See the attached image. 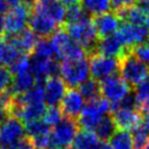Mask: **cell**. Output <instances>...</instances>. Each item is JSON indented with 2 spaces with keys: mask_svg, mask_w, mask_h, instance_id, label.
<instances>
[{
  "mask_svg": "<svg viewBox=\"0 0 149 149\" xmlns=\"http://www.w3.org/2000/svg\"><path fill=\"white\" fill-rule=\"evenodd\" d=\"M30 67L37 84H43L47 78L56 76L59 71V65L54 59H43L33 56L30 58Z\"/></svg>",
  "mask_w": 149,
  "mask_h": 149,
  "instance_id": "16",
  "label": "cell"
},
{
  "mask_svg": "<svg viewBox=\"0 0 149 149\" xmlns=\"http://www.w3.org/2000/svg\"><path fill=\"white\" fill-rule=\"evenodd\" d=\"M133 135V140H134V147L135 149H143L144 146L147 144V141L149 140L148 134L143 130L141 125L132 132Z\"/></svg>",
  "mask_w": 149,
  "mask_h": 149,
  "instance_id": "33",
  "label": "cell"
},
{
  "mask_svg": "<svg viewBox=\"0 0 149 149\" xmlns=\"http://www.w3.org/2000/svg\"><path fill=\"white\" fill-rule=\"evenodd\" d=\"M64 118V114L61 112V107H49L46 109V112L43 116V121L46 123L49 127H55L58 125Z\"/></svg>",
  "mask_w": 149,
  "mask_h": 149,
  "instance_id": "32",
  "label": "cell"
},
{
  "mask_svg": "<svg viewBox=\"0 0 149 149\" xmlns=\"http://www.w3.org/2000/svg\"><path fill=\"white\" fill-rule=\"evenodd\" d=\"M59 2L65 7L66 9L70 8V7H74V6L80 5L79 0H59Z\"/></svg>",
  "mask_w": 149,
  "mask_h": 149,
  "instance_id": "39",
  "label": "cell"
},
{
  "mask_svg": "<svg viewBox=\"0 0 149 149\" xmlns=\"http://www.w3.org/2000/svg\"><path fill=\"white\" fill-rule=\"evenodd\" d=\"M93 23L98 33V36L101 38L114 35L121 26V19L116 13L107 12V13L97 15L93 20Z\"/></svg>",
  "mask_w": 149,
  "mask_h": 149,
  "instance_id": "18",
  "label": "cell"
},
{
  "mask_svg": "<svg viewBox=\"0 0 149 149\" xmlns=\"http://www.w3.org/2000/svg\"><path fill=\"white\" fill-rule=\"evenodd\" d=\"M148 10L143 9L138 5H134L132 7H128L124 10H121L117 12V15L121 20H124L126 23L130 24H138V25H144L145 18H146V12Z\"/></svg>",
  "mask_w": 149,
  "mask_h": 149,
  "instance_id": "22",
  "label": "cell"
},
{
  "mask_svg": "<svg viewBox=\"0 0 149 149\" xmlns=\"http://www.w3.org/2000/svg\"><path fill=\"white\" fill-rule=\"evenodd\" d=\"M109 146L111 149H135L133 135L128 130H117L109 139Z\"/></svg>",
  "mask_w": 149,
  "mask_h": 149,
  "instance_id": "24",
  "label": "cell"
},
{
  "mask_svg": "<svg viewBox=\"0 0 149 149\" xmlns=\"http://www.w3.org/2000/svg\"><path fill=\"white\" fill-rule=\"evenodd\" d=\"M0 149H6V148H2V147H0Z\"/></svg>",
  "mask_w": 149,
  "mask_h": 149,
  "instance_id": "48",
  "label": "cell"
},
{
  "mask_svg": "<svg viewBox=\"0 0 149 149\" xmlns=\"http://www.w3.org/2000/svg\"><path fill=\"white\" fill-rule=\"evenodd\" d=\"M143 149H149V140H148V141H147V144L145 145V146H144V148H143Z\"/></svg>",
  "mask_w": 149,
  "mask_h": 149,
  "instance_id": "46",
  "label": "cell"
},
{
  "mask_svg": "<svg viewBox=\"0 0 149 149\" xmlns=\"http://www.w3.org/2000/svg\"><path fill=\"white\" fill-rule=\"evenodd\" d=\"M93 132L97 134V136H98V138L100 140L105 141V140L110 139L113 136V134L116 132V126L113 122L112 116L107 115L102 121L99 123V125L95 127V130Z\"/></svg>",
  "mask_w": 149,
  "mask_h": 149,
  "instance_id": "29",
  "label": "cell"
},
{
  "mask_svg": "<svg viewBox=\"0 0 149 149\" xmlns=\"http://www.w3.org/2000/svg\"><path fill=\"white\" fill-rule=\"evenodd\" d=\"M30 30L36 36H41L42 38L53 35L57 31L58 24L43 10L41 3H34L31 8V14L29 19Z\"/></svg>",
  "mask_w": 149,
  "mask_h": 149,
  "instance_id": "8",
  "label": "cell"
},
{
  "mask_svg": "<svg viewBox=\"0 0 149 149\" xmlns=\"http://www.w3.org/2000/svg\"><path fill=\"white\" fill-rule=\"evenodd\" d=\"M9 10V6L6 3L5 0H0V15H2Z\"/></svg>",
  "mask_w": 149,
  "mask_h": 149,
  "instance_id": "41",
  "label": "cell"
},
{
  "mask_svg": "<svg viewBox=\"0 0 149 149\" xmlns=\"http://www.w3.org/2000/svg\"><path fill=\"white\" fill-rule=\"evenodd\" d=\"M37 3H51V2H54V1H57V0H36Z\"/></svg>",
  "mask_w": 149,
  "mask_h": 149,
  "instance_id": "45",
  "label": "cell"
},
{
  "mask_svg": "<svg viewBox=\"0 0 149 149\" xmlns=\"http://www.w3.org/2000/svg\"><path fill=\"white\" fill-rule=\"evenodd\" d=\"M43 10L51 17L58 25L66 21V8L59 1H54L51 3H41Z\"/></svg>",
  "mask_w": 149,
  "mask_h": 149,
  "instance_id": "28",
  "label": "cell"
},
{
  "mask_svg": "<svg viewBox=\"0 0 149 149\" xmlns=\"http://www.w3.org/2000/svg\"><path fill=\"white\" fill-rule=\"evenodd\" d=\"M101 94L111 104V111L118 107V104L130 93V84L121 76H112L101 82Z\"/></svg>",
  "mask_w": 149,
  "mask_h": 149,
  "instance_id": "6",
  "label": "cell"
},
{
  "mask_svg": "<svg viewBox=\"0 0 149 149\" xmlns=\"http://www.w3.org/2000/svg\"><path fill=\"white\" fill-rule=\"evenodd\" d=\"M7 38L23 55H26L29 53L33 52L37 41H38L36 35L31 30H28V29H25L24 31H22V32L17 34V35H14V36H8Z\"/></svg>",
  "mask_w": 149,
  "mask_h": 149,
  "instance_id": "20",
  "label": "cell"
},
{
  "mask_svg": "<svg viewBox=\"0 0 149 149\" xmlns=\"http://www.w3.org/2000/svg\"><path fill=\"white\" fill-rule=\"evenodd\" d=\"M144 25H145V28H146L149 31V10L147 11V12H146V18H145Z\"/></svg>",
  "mask_w": 149,
  "mask_h": 149,
  "instance_id": "44",
  "label": "cell"
},
{
  "mask_svg": "<svg viewBox=\"0 0 149 149\" xmlns=\"http://www.w3.org/2000/svg\"><path fill=\"white\" fill-rule=\"evenodd\" d=\"M111 111V104L105 99L99 98L94 101L86 104L84 110L79 115L78 125L82 127V130H94L99 123L104 117L109 115Z\"/></svg>",
  "mask_w": 149,
  "mask_h": 149,
  "instance_id": "4",
  "label": "cell"
},
{
  "mask_svg": "<svg viewBox=\"0 0 149 149\" xmlns=\"http://www.w3.org/2000/svg\"><path fill=\"white\" fill-rule=\"evenodd\" d=\"M79 3L86 13L94 17L110 12L112 9L111 0H79Z\"/></svg>",
  "mask_w": 149,
  "mask_h": 149,
  "instance_id": "23",
  "label": "cell"
},
{
  "mask_svg": "<svg viewBox=\"0 0 149 149\" xmlns=\"http://www.w3.org/2000/svg\"><path fill=\"white\" fill-rule=\"evenodd\" d=\"M118 40L125 47H136L141 43L149 40V31L145 28V25L138 24L123 23L115 33Z\"/></svg>",
  "mask_w": 149,
  "mask_h": 149,
  "instance_id": "12",
  "label": "cell"
},
{
  "mask_svg": "<svg viewBox=\"0 0 149 149\" xmlns=\"http://www.w3.org/2000/svg\"><path fill=\"white\" fill-rule=\"evenodd\" d=\"M5 34V19L3 15H0V41Z\"/></svg>",
  "mask_w": 149,
  "mask_h": 149,
  "instance_id": "42",
  "label": "cell"
},
{
  "mask_svg": "<svg viewBox=\"0 0 149 149\" xmlns=\"http://www.w3.org/2000/svg\"><path fill=\"white\" fill-rule=\"evenodd\" d=\"M25 126L19 118L8 116L0 124V147L8 149L25 138Z\"/></svg>",
  "mask_w": 149,
  "mask_h": 149,
  "instance_id": "11",
  "label": "cell"
},
{
  "mask_svg": "<svg viewBox=\"0 0 149 149\" xmlns=\"http://www.w3.org/2000/svg\"><path fill=\"white\" fill-rule=\"evenodd\" d=\"M44 89V101L49 107H57L61 104V100L65 95L66 84L61 78L57 76H52L43 82Z\"/></svg>",
  "mask_w": 149,
  "mask_h": 149,
  "instance_id": "15",
  "label": "cell"
},
{
  "mask_svg": "<svg viewBox=\"0 0 149 149\" xmlns=\"http://www.w3.org/2000/svg\"><path fill=\"white\" fill-rule=\"evenodd\" d=\"M33 53L37 58H43V59H54L55 57V51L52 44L51 40L47 38H41L38 40L36 45L33 49Z\"/></svg>",
  "mask_w": 149,
  "mask_h": 149,
  "instance_id": "30",
  "label": "cell"
},
{
  "mask_svg": "<svg viewBox=\"0 0 149 149\" xmlns=\"http://www.w3.org/2000/svg\"><path fill=\"white\" fill-rule=\"evenodd\" d=\"M0 65H1V64H0Z\"/></svg>",
  "mask_w": 149,
  "mask_h": 149,
  "instance_id": "49",
  "label": "cell"
},
{
  "mask_svg": "<svg viewBox=\"0 0 149 149\" xmlns=\"http://www.w3.org/2000/svg\"><path fill=\"white\" fill-rule=\"evenodd\" d=\"M31 7L26 3H20L11 7L5 13V33L8 36H14L24 31L29 24Z\"/></svg>",
  "mask_w": 149,
  "mask_h": 149,
  "instance_id": "7",
  "label": "cell"
},
{
  "mask_svg": "<svg viewBox=\"0 0 149 149\" xmlns=\"http://www.w3.org/2000/svg\"><path fill=\"white\" fill-rule=\"evenodd\" d=\"M58 72L66 86H69L70 88L80 87L90 77L89 61L86 58L63 61L59 65Z\"/></svg>",
  "mask_w": 149,
  "mask_h": 149,
  "instance_id": "3",
  "label": "cell"
},
{
  "mask_svg": "<svg viewBox=\"0 0 149 149\" xmlns=\"http://www.w3.org/2000/svg\"><path fill=\"white\" fill-rule=\"evenodd\" d=\"M5 1L6 3L8 6H10V7H14V6H18L23 2L22 0H5Z\"/></svg>",
  "mask_w": 149,
  "mask_h": 149,
  "instance_id": "43",
  "label": "cell"
},
{
  "mask_svg": "<svg viewBox=\"0 0 149 149\" xmlns=\"http://www.w3.org/2000/svg\"><path fill=\"white\" fill-rule=\"evenodd\" d=\"M125 49L126 47L122 44L118 37L114 34L111 36L103 37L100 41H98L93 52H95V54H99V55L121 59L127 54Z\"/></svg>",
  "mask_w": 149,
  "mask_h": 149,
  "instance_id": "17",
  "label": "cell"
},
{
  "mask_svg": "<svg viewBox=\"0 0 149 149\" xmlns=\"http://www.w3.org/2000/svg\"><path fill=\"white\" fill-rule=\"evenodd\" d=\"M12 82V74L9 69L0 68V94L9 90Z\"/></svg>",
  "mask_w": 149,
  "mask_h": 149,
  "instance_id": "35",
  "label": "cell"
},
{
  "mask_svg": "<svg viewBox=\"0 0 149 149\" xmlns=\"http://www.w3.org/2000/svg\"><path fill=\"white\" fill-rule=\"evenodd\" d=\"M8 149H35V147L33 146L31 140L28 138H24L21 141H19L18 144L13 145L12 147H10Z\"/></svg>",
  "mask_w": 149,
  "mask_h": 149,
  "instance_id": "37",
  "label": "cell"
},
{
  "mask_svg": "<svg viewBox=\"0 0 149 149\" xmlns=\"http://www.w3.org/2000/svg\"><path fill=\"white\" fill-rule=\"evenodd\" d=\"M87 14L84 11V9L81 8L80 5L74 6L66 9V21L67 23H71V22H76L79 21L80 19H82L84 17H86Z\"/></svg>",
  "mask_w": 149,
  "mask_h": 149,
  "instance_id": "34",
  "label": "cell"
},
{
  "mask_svg": "<svg viewBox=\"0 0 149 149\" xmlns=\"http://www.w3.org/2000/svg\"><path fill=\"white\" fill-rule=\"evenodd\" d=\"M49 40L55 51V57L63 61L84 58L86 51L70 38L65 30H57Z\"/></svg>",
  "mask_w": 149,
  "mask_h": 149,
  "instance_id": "2",
  "label": "cell"
},
{
  "mask_svg": "<svg viewBox=\"0 0 149 149\" xmlns=\"http://www.w3.org/2000/svg\"><path fill=\"white\" fill-rule=\"evenodd\" d=\"M22 55L23 54H21L8 38L0 41V64L11 67L20 59Z\"/></svg>",
  "mask_w": 149,
  "mask_h": 149,
  "instance_id": "21",
  "label": "cell"
},
{
  "mask_svg": "<svg viewBox=\"0 0 149 149\" xmlns=\"http://www.w3.org/2000/svg\"><path fill=\"white\" fill-rule=\"evenodd\" d=\"M86 105V100L81 95L79 90L70 88L67 90L61 102V110L66 117L76 118L79 117Z\"/></svg>",
  "mask_w": 149,
  "mask_h": 149,
  "instance_id": "14",
  "label": "cell"
},
{
  "mask_svg": "<svg viewBox=\"0 0 149 149\" xmlns=\"http://www.w3.org/2000/svg\"><path fill=\"white\" fill-rule=\"evenodd\" d=\"M97 134L93 130H78L74 140V146L78 149H90L99 141Z\"/></svg>",
  "mask_w": 149,
  "mask_h": 149,
  "instance_id": "26",
  "label": "cell"
},
{
  "mask_svg": "<svg viewBox=\"0 0 149 149\" xmlns=\"http://www.w3.org/2000/svg\"><path fill=\"white\" fill-rule=\"evenodd\" d=\"M90 149H111V148H110L109 144H107L105 141H103V140H99L98 143L94 145L93 147H91Z\"/></svg>",
  "mask_w": 149,
  "mask_h": 149,
  "instance_id": "40",
  "label": "cell"
},
{
  "mask_svg": "<svg viewBox=\"0 0 149 149\" xmlns=\"http://www.w3.org/2000/svg\"><path fill=\"white\" fill-rule=\"evenodd\" d=\"M121 77L130 86H138L149 76V68L132 54H126L120 59Z\"/></svg>",
  "mask_w": 149,
  "mask_h": 149,
  "instance_id": "5",
  "label": "cell"
},
{
  "mask_svg": "<svg viewBox=\"0 0 149 149\" xmlns=\"http://www.w3.org/2000/svg\"><path fill=\"white\" fill-rule=\"evenodd\" d=\"M113 122L116 128L122 130L133 132L141 125V116L139 112L134 109L118 107L113 110Z\"/></svg>",
  "mask_w": 149,
  "mask_h": 149,
  "instance_id": "13",
  "label": "cell"
},
{
  "mask_svg": "<svg viewBox=\"0 0 149 149\" xmlns=\"http://www.w3.org/2000/svg\"><path fill=\"white\" fill-rule=\"evenodd\" d=\"M79 92L86 101H94L101 95V84L94 79H88L79 87Z\"/></svg>",
  "mask_w": 149,
  "mask_h": 149,
  "instance_id": "27",
  "label": "cell"
},
{
  "mask_svg": "<svg viewBox=\"0 0 149 149\" xmlns=\"http://www.w3.org/2000/svg\"><path fill=\"white\" fill-rule=\"evenodd\" d=\"M141 127H143V130H144L149 136V112L145 114L144 118L141 120Z\"/></svg>",
  "mask_w": 149,
  "mask_h": 149,
  "instance_id": "38",
  "label": "cell"
},
{
  "mask_svg": "<svg viewBox=\"0 0 149 149\" xmlns=\"http://www.w3.org/2000/svg\"><path fill=\"white\" fill-rule=\"evenodd\" d=\"M136 98V110L140 113L149 112V77L138 86H136L135 90Z\"/></svg>",
  "mask_w": 149,
  "mask_h": 149,
  "instance_id": "25",
  "label": "cell"
},
{
  "mask_svg": "<svg viewBox=\"0 0 149 149\" xmlns=\"http://www.w3.org/2000/svg\"><path fill=\"white\" fill-rule=\"evenodd\" d=\"M136 2H137V0H111L112 8L116 10L117 12L134 6Z\"/></svg>",
  "mask_w": 149,
  "mask_h": 149,
  "instance_id": "36",
  "label": "cell"
},
{
  "mask_svg": "<svg viewBox=\"0 0 149 149\" xmlns=\"http://www.w3.org/2000/svg\"><path fill=\"white\" fill-rule=\"evenodd\" d=\"M25 133L26 135H29L30 139L37 137V136L44 135L47 133H51V127L47 125L43 120H38V121L32 122L25 124Z\"/></svg>",
  "mask_w": 149,
  "mask_h": 149,
  "instance_id": "31",
  "label": "cell"
},
{
  "mask_svg": "<svg viewBox=\"0 0 149 149\" xmlns=\"http://www.w3.org/2000/svg\"><path fill=\"white\" fill-rule=\"evenodd\" d=\"M66 32L70 38L86 52H93L98 43V33L93 23V20L88 15L80 19L79 21L67 23Z\"/></svg>",
  "mask_w": 149,
  "mask_h": 149,
  "instance_id": "1",
  "label": "cell"
},
{
  "mask_svg": "<svg viewBox=\"0 0 149 149\" xmlns=\"http://www.w3.org/2000/svg\"><path fill=\"white\" fill-rule=\"evenodd\" d=\"M67 149H78V148H76L74 146H70V147H68Z\"/></svg>",
  "mask_w": 149,
  "mask_h": 149,
  "instance_id": "47",
  "label": "cell"
},
{
  "mask_svg": "<svg viewBox=\"0 0 149 149\" xmlns=\"http://www.w3.org/2000/svg\"><path fill=\"white\" fill-rule=\"evenodd\" d=\"M37 84L35 77L33 76L31 69L20 71L18 74H12V82L10 87V91L13 95H20L28 92Z\"/></svg>",
  "mask_w": 149,
  "mask_h": 149,
  "instance_id": "19",
  "label": "cell"
},
{
  "mask_svg": "<svg viewBox=\"0 0 149 149\" xmlns=\"http://www.w3.org/2000/svg\"><path fill=\"white\" fill-rule=\"evenodd\" d=\"M90 76L97 81H104L112 76L117 74L120 70V59L93 54L89 61Z\"/></svg>",
  "mask_w": 149,
  "mask_h": 149,
  "instance_id": "10",
  "label": "cell"
},
{
  "mask_svg": "<svg viewBox=\"0 0 149 149\" xmlns=\"http://www.w3.org/2000/svg\"><path fill=\"white\" fill-rule=\"evenodd\" d=\"M78 130V123L74 118L64 117L63 121L53 127V132H51L53 148L67 149L70 147L74 144Z\"/></svg>",
  "mask_w": 149,
  "mask_h": 149,
  "instance_id": "9",
  "label": "cell"
}]
</instances>
